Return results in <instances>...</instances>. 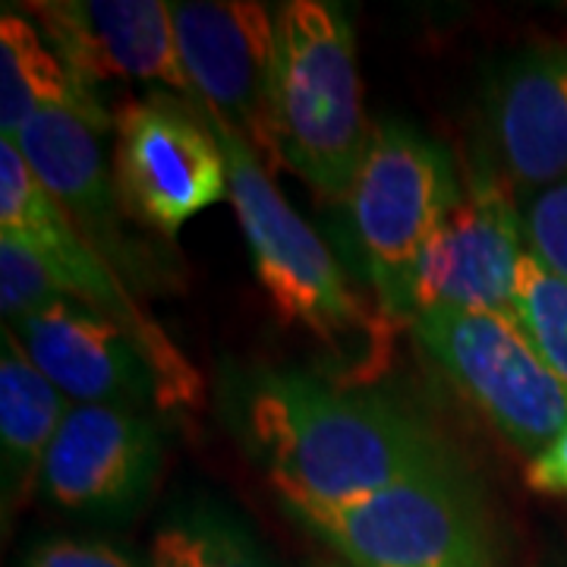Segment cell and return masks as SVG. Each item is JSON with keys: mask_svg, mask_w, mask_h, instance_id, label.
Returning a JSON list of instances; mask_svg holds the SVG:
<instances>
[{"mask_svg": "<svg viewBox=\"0 0 567 567\" xmlns=\"http://www.w3.org/2000/svg\"><path fill=\"white\" fill-rule=\"evenodd\" d=\"M32 22L61 61L92 92L107 82L162 85L193 99L174 29V3L164 0H41L25 3Z\"/></svg>", "mask_w": 567, "mask_h": 567, "instance_id": "cell-12", "label": "cell"}, {"mask_svg": "<svg viewBox=\"0 0 567 567\" xmlns=\"http://www.w3.org/2000/svg\"><path fill=\"white\" fill-rule=\"evenodd\" d=\"M524 252L527 234L514 186L495 164H476L425 240L413 287L416 312L447 306L511 319Z\"/></svg>", "mask_w": 567, "mask_h": 567, "instance_id": "cell-10", "label": "cell"}, {"mask_svg": "<svg viewBox=\"0 0 567 567\" xmlns=\"http://www.w3.org/2000/svg\"><path fill=\"white\" fill-rule=\"evenodd\" d=\"M524 480L536 495H567V425L529 457Z\"/></svg>", "mask_w": 567, "mask_h": 567, "instance_id": "cell-23", "label": "cell"}, {"mask_svg": "<svg viewBox=\"0 0 567 567\" xmlns=\"http://www.w3.org/2000/svg\"><path fill=\"white\" fill-rule=\"evenodd\" d=\"M457 186L461 177L442 145L404 123L385 121L372 130L344 203L375 287V309L394 328L416 319V265Z\"/></svg>", "mask_w": 567, "mask_h": 567, "instance_id": "cell-5", "label": "cell"}, {"mask_svg": "<svg viewBox=\"0 0 567 567\" xmlns=\"http://www.w3.org/2000/svg\"><path fill=\"white\" fill-rule=\"evenodd\" d=\"M177 51L193 99L252 148L275 177L284 167L275 126L278 13L256 0L174 3Z\"/></svg>", "mask_w": 567, "mask_h": 567, "instance_id": "cell-8", "label": "cell"}, {"mask_svg": "<svg viewBox=\"0 0 567 567\" xmlns=\"http://www.w3.org/2000/svg\"><path fill=\"white\" fill-rule=\"evenodd\" d=\"M114 181L133 221L174 240L199 212L230 199V171L205 114L174 95L114 111Z\"/></svg>", "mask_w": 567, "mask_h": 567, "instance_id": "cell-9", "label": "cell"}, {"mask_svg": "<svg viewBox=\"0 0 567 567\" xmlns=\"http://www.w3.org/2000/svg\"><path fill=\"white\" fill-rule=\"evenodd\" d=\"M511 319L527 334L539 360L567 385V278L524 252L514 278Z\"/></svg>", "mask_w": 567, "mask_h": 567, "instance_id": "cell-18", "label": "cell"}, {"mask_svg": "<svg viewBox=\"0 0 567 567\" xmlns=\"http://www.w3.org/2000/svg\"><path fill=\"white\" fill-rule=\"evenodd\" d=\"M524 234L529 256H536L548 271L567 278V181L529 199Z\"/></svg>", "mask_w": 567, "mask_h": 567, "instance_id": "cell-21", "label": "cell"}, {"mask_svg": "<svg viewBox=\"0 0 567 567\" xmlns=\"http://www.w3.org/2000/svg\"><path fill=\"white\" fill-rule=\"evenodd\" d=\"M48 111H70L102 133H114V114L99 92L61 61L39 25L22 13L0 17V136L13 140L25 123Z\"/></svg>", "mask_w": 567, "mask_h": 567, "instance_id": "cell-17", "label": "cell"}, {"mask_svg": "<svg viewBox=\"0 0 567 567\" xmlns=\"http://www.w3.org/2000/svg\"><path fill=\"white\" fill-rule=\"evenodd\" d=\"M70 401L25 357L17 334H0V480L3 514L20 511L41 486V466Z\"/></svg>", "mask_w": 567, "mask_h": 567, "instance_id": "cell-16", "label": "cell"}, {"mask_svg": "<svg viewBox=\"0 0 567 567\" xmlns=\"http://www.w3.org/2000/svg\"><path fill=\"white\" fill-rule=\"evenodd\" d=\"M278 498L353 567H495L488 520L464 473L406 480L347 502Z\"/></svg>", "mask_w": 567, "mask_h": 567, "instance_id": "cell-4", "label": "cell"}, {"mask_svg": "<svg viewBox=\"0 0 567 567\" xmlns=\"http://www.w3.org/2000/svg\"><path fill=\"white\" fill-rule=\"evenodd\" d=\"M20 567H140L126 551L92 539H54L35 546Z\"/></svg>", "mask_w": 567, "mask_h": 567, "instance_id": "cell-22", "label": "cell"}, {"mask_svg": "<svg viewBox=\"0 0 567 567\" xmlns=\"http://www.w3.org/2000/svg\"><path fill=\"white\" fill-rule=\"evenodd\" d=\"M410 331L461 398L529 457L567 425V385L514 319L435 306L416 312Z\"/></svg>", "mask_w": 567, "mask_h": 567, "instance_id": "cell-6", "label": "cell"}, {"mask_svg": "<svg viewBox=\"0 0 567 567\" xmlns=\"http://www.w3.org/2000/svg\"><path fill=\"white\" fill-rule=\"evenodd\" d=\"M244 425L275 495L347 502L406 480L461 473L445 439L416 413L306 372H259L246 385Z\"/></svg>", "mask_w": 567, "mask_h": 567, "instance_id": "cell-1", "label": "cell"}, {"mask_svg": "<svg viewBox=\"0 0 567 567\" xmlns=\"http://www.w3.org/2000/svg\"><path fill=\"white\" fill-rule=\"evenodd\" d=\"M61 281L35 246L0 234V312L3 324L63 300Z\"/></svg>", "mask_w": 567, "mask_h": 567, "instance_id": "cell-20", "label": "cell"}, {"mask_svg": "<svg viewBox=\"0 0 567 567\" xmlns=\"http://www.w3.org/2000/svg\"><path fill=\"white\" fill-rule=\"evenodd\" d=\"M0 234L35 246L51 262L70 300L99 309L140 344L162 385L158 406L196 410L203 404L205 385L196 365L183 357L162 324L142 312L130 284L82 237L76 224L32 174L20 148L7 140H0Z\"/></svg>", "mask_w": 567, "mask_h": 567, "instance_id": "cell-7", "label": "cell"}, {"mask_svg": "<svg viewBox=\"0 0 567 567\" xmlns=\"http://www.w3.org/2000/svg\"><path fill=\"white\" fill-rule=\"evenodd\" d=\"M205 121L221 142L230 171V203L244 227L252 271L278 319L319 341L334 385H372L391 363L398 328L350 287L341 262L284 199L252 148L224 123Z\"/></svg>", "mask_w": 567, "mask_h": 567, "instance_id": "cell-2", "label": "cell"}, {"mask_svg": "<svg viewBox=\"0 0 567 567\" xmlns=\"http://www.w3.org/2000/svg\"><path fill=\"white\" fill-rule=\"evenodd\" d=\"M319 567H331V565H319Z\"/></svg>", "mask_w": 567, "mask_h": 567, "instance_id": "cell-24", "label": "cell"}, {"mask_svg": "<svg viewBox=\"0 0 567 567\" xmlns=\"http://www.w3.org/2000/svg\"><path fill=\"white\" fill-rule=\"evenodd\" d=\"M498 171L514 193L567 181V48H533L511 61L488 95Z\"/></svg>", "mask_w": 567, "mask_h": 567, "instance_id": "cell-15", "label": "cell"}, {"mask_svg": "<svg viewBox=\"0 0 567 567\" xmlns=\"http://www.w3.org/2000/svg\"><path fill=\"white\" fill-rule=\"evenodd\" d=\"M102 136V130L70 111H48L7 142L20 148L51 199L123 281H145L148 265H142L136 246L123 230V218L130 215L121 203L114 171L104 162Z\"/></svg>", "mask_w": 567, "mask_h": 567, "instance_id": "cell-14", "label": "cell"}, {"mask_svg": "<svg viewBox=\"0 0 567 567\" xmlns=\"http://www.w3.org/2000/svg\"><path fill=\"white\" fill-rule=\"evenodd\" d=\"M164 457L162 425L133 406L70 404L39 492L51 505L123 520L148 498Z\"/></svg>", "mask_w": 567, "mask_h": 567, "instance_id": "cell-11", "label": "cell"}, {"mask_svg": "<svg viewBox=\"0 0 567 567\" xmlns=\"http://www.w3.org/2000/svg\"><path fill=\"white\" fill-rule=\"evenodd\" d=\"M41 375L70 404H162V385L140 344L99 309L63 297L7 324Z\"/></svg>", "mask_w": 567, "mask_h": 567, "instance_id": "cell-13", "label": "cell"}, {"mask_svg": "<svg viewBox=\"0 0 567 567\" xmlns=\"http://www.w3.org/2000/svg\"><path fill=\"white\" fill-rule=\"evenodd\" d=\"M152 567H265L262 555L215 517H183L158 529Z\"/></svg>", "mask_w": 567, "mask_h": 567, "instance_id": "cell-19", "label": "cell"}, {"mask_svg": "<svg viewBox=\"0 0 567 567\" xmlns=\"http://www.w3.org/2000/svg\"><path fill=\"white\" fill-rule=\"evenodd\" d=\"M275 13V126L281 162L319 199L344 203L372 142L353 25L338 3L324 0H290Z\"/></svg>", "mask_w": 567, "mask_h": 567, "instance_id": "cell-3", "label": "cell"}]
</instances>
